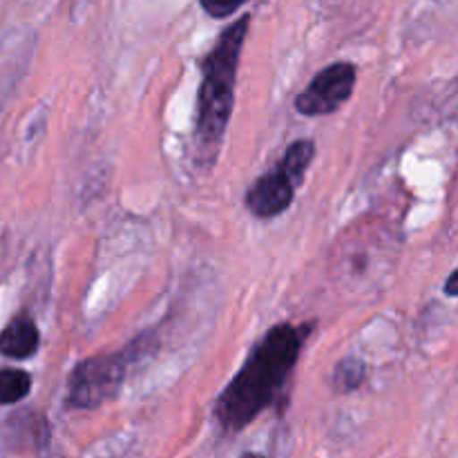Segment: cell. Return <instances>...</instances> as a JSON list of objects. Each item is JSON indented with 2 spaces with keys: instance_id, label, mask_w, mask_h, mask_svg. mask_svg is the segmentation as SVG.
Segmentation results:
<instances>
[{
  "instance_id": "obj_1",
  "label": "cell",
  "mask_w": 458,
  "mask_h": 458,
  "mask_svg": "<svg viewBox=\"0 0 458 458\" xmlns=\"http://www.w3.org/2000/svg\"><path fill=\"white\" fill-rule=\"evenodd\" d=\"M311 329L313 322H280L255 344L240 374L228 383L215 403V419L224 432H242L262 411L280 405Z\"/></svg>"
},
{
  "instance_id": "obj_2",
  "label": "cell",
  "mask_w": 458,
  "mask_h": 458,
  "mask_svg": "<svg viewBox=\"0 0 458 458\" xmlns=\"http://www.w3.org/2000/svg\"><path fill=\"white\" fill-rule=\"evenodd\" d=\"M250 16L244 13L240 21L222 31L215 47L201 65V85L197 94V121H195V143L199 157L208 165H213L222 146L224 132L231 121L233 106H235V81L240 67L242 49H244L246 34H249Z\"/></svg>"
},
{
  "instance_id": "obj_3",
  "label": "cell",
  "mask_w": 458,
  "mask_h": 458,
  "mask_svg": "<svg viewBox=\"0 0 458 458\" xmlns=\"http://www.w3.org/2000/svg\"><path fill=\"white\" fill-rule=\"evenodd\" d=\"M316 157V143L311 139L293 141L286 148L280 164L259 177L246 192V206L259 219H273L293 204L295 188L302 183L304 173Z\"/></svg>"
},
{
  "instance_id": "obj_4",
  "label": "cell",
  "mask_w": 458,
  "mask_h": 458,
  "mask_svg": "<svg viewBox=\"0 0 458 458\" xmlns=\"http://www.w3.org/2000/svg\"><path fill=\"white\" fill-rule=\"evenodd\" d=\"M143 340H134L123 352L107 353V356H92L79 362L70 376V392L67 405L79 410H94L103 403L112 401L123 385L128 367L137 360L143 349Z\"/></svg>"
},
{
  "instance_id": "obj_5",
  "label": "cell",
  "mask_w": 458,
  "mask_h": 458,
  "mask_svg": "<svg viewBox=\"0 0 458 458\" xmlns=\"http://www.w3.org/2000/svg\"><path fill=\"white\" fill-rule=\"evenodd\" d=\"M356 88V65L347 61L331 63L318 72L304 92L295 97V110L304 116L334 114L349 101Z\"/></svg>"
},
{
  "instance_id": "obj_6",
  "label": "cell",
  "mask_w": 458,
  "mask_h": 458,
  "mask_svg": "<svg viewBox=\"0 0 458 458\" xmlns=\"http://www.w3.org/2000/svg\"><path fill=\"white\" fill-rule=\"evenodd\" d=\"M38 327L30 316H18L0 331V353L13 360H27L38 352Z\"/></svg>"
},
{
  "instance_id": "obj_7",
  "label": "cell",
  "mask_w": 458,
  "mask_h": 458,
  "mask_svg": "<svg viewBox=\"0 0 458 458\" xmlns=\"http://www.w3.org/2000/svg\"><path fill=\"white\" fill-rule=\"evenodd\" d=\"M31 392V376L22 369H0V405H16Z\"/></svg>"
},
{
  "instance_id": "obj_8",
  "label": "cell",
  "mask_w": 458,
  "mask_h": 458,
  "mask_svg": "<svg viewBox=\"0 0 458 458\" xmlns=\"http://www.w3.org/2000/svg\"><path fill=\"white\" fill-rule=\"evenodd\" d=\"M367 378V367L365 362L358 360V358H344L338 367H335L334 374V387L335 392H356Z\"/></svg>"
},
{
  "instance_id": "obj_9",
  "label": "cell",
  "mask_w": 458,
  "mask_h": 458,
  "mask_svg": "<svg viewBox=\"0 0 458 458\" xmlns=\"http://www.w3.org/2000/svg\"><path fill=\"white\" fill-rule=\"evenodd\" d=\"M244 3H249V0H199L201 9L213 18L231 16V13H235Z\"/></svg>"
},
{
  "instance_id": "obj_10",
  "label": "cell",
  "mask_w": 458,
  "mask_h": 458,
  "mask_svg": "<svg viewBox=\"0 0 458 458\" xmlns=\"http://www.w3.org/2000/svg\"><path fill=\"white\" fill-rule=\"evenodd\" d=\"M456 282H458V273L454 271V273H452V276H450V280H447V284H445V293L452 295V298H456V295H458Z\"/></svg>"
}]
</instances>
